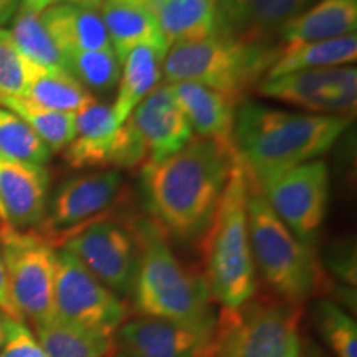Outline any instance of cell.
Here are the masks:
<instances>
[{"mask_svg": "<svg viewBox=\"0 0 357 357\" xmlns=\"http://www.w3.org/2000/svg\"><path fill=\"white\" fill-rule=\"evenodd\" d=\"M263 96L301 106L316 114L349 118L357 105V71L354 66L312 68L263 79Z\"/></svg>", "mask_w": 357, "mask_h": 357, "instance_id": "obj_14", "label": "cell"}, {"mask_svg": "<svg viewBox=\"0 0 357 357\" xmlns=\"http://www.w3.org/2000/svg\"><path fill=\"white\" fill-rule=\"evenodd\" d=\"M357 60L356 33L324 42L287 47L278 53L275 63L268 70L266 79L278 78L281 75L312 68H331V66H349Z\"/></svg>", "mask_w": 357, "mask_h": 357, "instance_id": "obj_24", "label": "cell"}, {"mask_svg": "<svg viewBox=\"0 0 357 357\" xmlns=\"http://www.w3.org/2000/svg\"><path fill=\"white\" fill-rule=\"evenodd\" d=\"M0 245L12 300L22 318L35 326L55 318L56 252L52 243L33 231L0 227Z\"/></svg>", "mask_w": 357, "mask_h": 357, "instance_id": "obj_8", "label": "cell"}, {"mask_svg": "<svg viewBox=\"0 0 357 357\" xmlns=\"http://www.w3.org/2000/svg\"><path fill=\"white\" fill-rule=\"evenodd\" d=\"M38 70V65L17 50L8 30L0 29V100L8 96L24 98Z\"/></svg>", "mask_w": 357, "mask_h": 357, "instance_id": "obj_33", "label": "cell"}, {"mask_svg": "<svg viewBox=\"0 0 357 357\" xmlns=\"http://www.w3.org/2000/svg\"><path fill=\"white\" fill-rule=\"evenodd\" d=\"M50 155L52 151L24 119L0 108V158L43 166Z\"/></svg>", "mask_w": 357, "mask_h": 357, "instance_id": "obj_30", "label": "cell"}, {"mask_svg": "<svg viewBox=\"0 0 357 357\" xmlns=\"http://www.w3.org/2000/svg\"><path fill=\"white\" fill-rule=\"evenodd\" d=\"M0 105L15 113L37 132L52 153L65 151L75 136V114L47 109L43 106L25 100V98L8 96L0 100Z\"/></svg>", "mask_w": 357, "mask_h": 357, "instance_id": "obj_27", "label": "cell"}, {"mask_svg": "<svg viewBox=\"0 0 357 357\" xmlns=\"http://www.w3.org/2000/svg\"><path fill=\"white\" fill-rule=\"evenodd\" d=\"M169 86L192 131L197 132L204 139L235 147L234 123L235 106L238 102L199 83L178 82L171 83Z\"/></svg>", "mask_w": 357, "mask_h": 357, "instance_id": "obj_18", "label": "cell"}, {"mask_svg": "<svg viewBox=\"0 0 357 357\" xmlns=\"http://www.w3.org/2000/svg\"><path fill=\"white\" fill-rule=\"evenodd\" d=\"M105 2H109V3H139V6H146L147 8H151V10L154 12V7H155V3H158V0H105Z\"/></svg>", "mask_w": 357, "mask_h": 357, "instance_id": "obj_42", "label": "cell"}, {"mask_svg": "<svg viewBox=\"0 0 357 357\" xmlns=\"http://www.w3.org/2000/svg\"><path fill=\"white\" fill-rule=\"evenodd\" d=\"M24 98L47 109L71 114H77L96 101V98L66 70H50L43 66H40L30 82Z\"/></svg>", "mask_w": 357, "mask_h": 357, "instance_id": "obj_26", "label": "cell"}, {"mask_svg": "<svg viewBox=\"0 0 357 357\" xmlns=\"http://www.w3.org/2000/svg\"><path fill=\"white\" fill-rule=\"evenodd\" d=\"M53 3H68V6L101 8L102 0H53Z\"/></svg>", "mask_w": 357, "mask_h": 357, "instance_id": "obj_40", "label": "cell"}, {"mask_svg": "<svg viewBox=\"0 0 357 357\" xmlns=\"http://www.w3.org/2000/svg\"><path fill=\"white\" fill-rule=\"evenodd\" d=\"M258 187L276 217L312 248L328 207L329 174L324 160L305 162Z\"/></svg>", "mask_w": 357, "mask_h": 357, "instance_id": "obj_11", "label": "cell"}, {"mask_svg": "<svg viewBox=\"0 0 357 357\" xmlns=\"http://www.w3.org/2000/svg\"><path fill=\"white\" fill-rule=\"evenodd\" d=\"M132 235L137 245V271L131 296L137 316L215 326L207 281L178 261L166 231L151 218H137Z\"/></svg>", "mask_w": 357, "mask_h": 357, "instance_id": "obj_3", "label": "cell"}, {"mask_svg": "<svg viewBox=\"0 0 357 357\" xmlns=\"http://www.w3.org/2000/svg\"><path fill=\"white\" fill-rule=\"evenodd\" d=\"M278 53L261 38L213 35L169 48L162 73L169 84L199 83L240 102L261 75L268 73Z\"/></svg>", "mask_w": 357, "mask_h": 357, "instance_id": "obj_6", "label": "cell"}, {"mask_svg": "<svg viewBox=\"0 0 357 357\" xmlns=\"http://www.w3.org/2000/svg\"><path fill=\"white\" fill-rule=\"evenodd\" d=\"M312 3L314 0H248V37L261 38L276 30L280 32Z\"/></svg>", "mask_w": 357, "mask_h": 357, "instance_id": "obj_32", "label": "cell"}, {"mask_svg": "<svg viewBox=\"0 0 357 357\" xmlns=\"http://www.w3.org/2000/svg\"><path fill=\"white\" fill-rule=\"evenodd\" d=\"M312 323L334 357H357V326L339 303L321 298L312 306Z\"/></svg>", "mask_w": 357, "mask_h": 357, "instance_id": "obj_29", "label": "cell"}, {"mask_svg": "<svg viewBox=\"0 0 357 357\" xmlns=\"http://www.w3.org/2000/svg\"><path fill=\"white\" fill-rule=\"evenodd\" d=\"M102 357H129V356L124 354V352H123L121 349H119V347H116L114 342H113V346H111V349H109L108 352H106V354L102 356Z\"/></svg>", "mask_w": 357, "mask_h": 357, "instance_id": "obj_43", "label": "cell"}, {"mask_svg": "<svg viewBox=\"0 0 357 357\" xmlns=\"http://www.w3.org/2000/svg\"><path fill=\"white\" fill-rule=\"evenodd\" d=\"M247 220L253 263L276 298L301 305L314 296L324 284L314 250L276 217L261 189L250 177Z\"/></svg>", "mask_w": 357, "mask_h": 357, "instance_id": "obj_5", "label": "cell"}, {"mask_svg": "<svg viewBox=\"0 0 357 357\" xmlns=\"http://www.w3.org/2000/svg\"><path fill=\"white\" fill-rule=\"evenodd\" d=\"M248 174L240 159L231 169L211 225L204 234L205 281L222 310H238L257 293L247 220Z\"/></svg>", "mask_w": 357, "mask_h": 357, "instance_id": "obj_4", "label": "cell"}, {"mask_svg": "<svg viewBox=\"0 0 357 357\" xmlns=\"http://www.w3.org/2000/svg\"><path fill=\"white\" fill-rule=\"evenodd\" d=\"M167 52L158 47H136L123 61L113 113L116 121L124 124L136 106L158 86L162 77V63Z\"/></svg>", "mask_w": 357, "mask_h": 357, "instance_id": "obj_23", "label": "cell"}, {"mask_svg": "<svg viewBox=\"0 0 357 357\" xmlns=\"http://www.w3.org/2000/svg\"><path fill=\"white\" fill-rule=\"evenodd\" d=\"M236 160L235 147L204 137L159 162L147 160L142 189L154 222L178 242L202 238Z\"/></svg>", "mask_w": 357, "mask_h": 357, "instance_id": "obj_1", "label": "cell"}, {"mask_svg": "<svg viewBox=\"0 0 357 357\" xmlns=\"http://www.w3.org/2000/svg\"><path fill=\"white\" fill-rule=\"evenodd\" d=\"M3 341H6V318L0 314V349H2Z\"/></svg>", "mask_w": 357, "mask_h": 357, "instance_id": "obj_44", "label": "cell"}, {"mask_svg": "<svg viewBox=\"0 0 357 357\" xmlns=\"http://www.w3.org/2000/svg\"><path fill=\"white\" fill-rule=\"evenodd\" d=\"M328 266L344 287L356 289V248L349 242L336 243L329 250Z\"/></svg>", "mask_w": 357, "mask_h": 357, "instance_id": "obj_36", "label": "cell"}, {"mask_svg": "<svg viewBox=\"0 0 357 357\" xmlns=\"http://www.w3.org/2000/svg\"><path fill=\"white\" fill-rule=\"evenodd\" d=\"M102 22L108 30L111 47L123 65L128 53L136 47H158L169 52L154 12L139 3L102 2L100 8Z\"/></svg>", "mask_w": 357, "mask_h": 357, "instance_id": "obj_21", "label": "cell"}, {"mask_svg": "<svg viewBox=\"0 0 357 357\" xmlns=\"http://www.w3.org/2000/svg\"><path fill=\"white\" fill-rule=\"evenodd\" d=\"M0 357H47L38 339L29 329L25 321H12L6 318V341Z\"/></svg>", "mask_w": 357, "mask_h": 357, "instance_id": "obj_34", "label": "cell"}, {"mask_svg": "<svg viewBox=\"0 0 357 357\" xmlns=\"http://www.w3.org/2000/svg\"><path fill=\"white\" fill-rule=\"evenodd\" d=\"M35 336L47 357H102L113 346V337L66 323L56 314L35 326Z\"/></svg>", "mask_w": 357, "mask_h": 357, "instance_id": "obj_25", "label": "cell"}, {"mask_svg": "<svg viewBox=\"0 0 357 357\" xmlns=\"http://www.w3.org/2000/svg\"><path fill=\"white\" fill-rule=\"evenodd\" d=\"M357 0H319L280 30L287 47L356 33Z\"/></svg>", "mask_w": 357, "mask_h": 357, "instance_id": "obj_20", "label": "cell"}, {"mask_svg": "<svg viewBox=\"0 0 357 357\" xmlns=\"http://www.w3.org/2000/svg\"><path fill=\"white\" fill-rule=\"evenodd\" d=\"M349 123L341 116L289 113L247 101L235 113L234 146L248 177L263 185L328 153Z\"/></svg>", "mask_w": 357, "mask_h": 357, "instance_id": "obj_2", "label": "cell"}, {"mask_svg": "<svg viewBox=\"0 0 357 357\" xmlns=\"http://www.w3.org/2000/svg\"><path fill=\"white\" fill-rule=\"evenodd\" d=\"M0 314H2L3 318L12 319V321H24L19 310H17L15 303L12 300L6 263H3L2 253H0Z\"/></svg>", "mask_w": 357, "mask_h": 357, "instance_id": "obj_37", "label": "cell"}, {"mask_svg": "<svg viewBox=\"0 0 357 357\" xmlns=\"http://www.w3.org/2000/svg\"><path fill=\"white\" fill-rule=\"evenodd\" d=\"M65 68L84 88L108 93L121 77V63L114 52H71L65 55Z\"/></svg>", "mask_w": 357, "mask_h": 357, "instance_id": "obj_31", "label": "cell"}, {"mask_svg": "<svg viewBox=\"0 0 357 357\" xmlns=\"http://www.w3.org/2000/svg\"><path fill=\"white\" fill-rule=\"evenodd\" d=\"M213 328L137 316L119 326L113 342L129 357H204Z\"/></svg>", "mask_w": 357, "mask_h": 357, "instance_id": "obj_15", "label": "cell"}, {"mask_svg": "<svg viewBox=\"0 0 357 357\" xmlns=\"http://www.w3.org/2000/svg\"><path fill=\"white\" fill-rule=\"evenodd\" d=\"M129 121L144 141L151 162H159L178 153L194 139V131L178 108L169 84L155 86L136 106Z\"/></svg>", "mask_w": 357, "mask_h": 357, "instance_id": "obj_17", "label": "cell"}, {"mask_svg": "<svg viewBox=\"0 0 357 357\" xmlns=\"http://www.w3.org/2000/svg\"><path fill=\"white\" fill-rule=\"evenodd\" d=\"M301 357H328L324 354L323 351L319 349L318 346L312 344L311 341H306L305 344H303V352H301Z\"/></svg>", "mask_w": 357, "mask_h": 357, "instance_id": "obj_41", "label": "cell"}, {"mask_svg": "<svg viewBox=\"0 0 357 357\" xmlns=\"http://www.w3.org/2000/svg\"><path fill=\"white\" fill-rule=\"evenodd\" d=\"M55 314L66 323L113 337L126 321V306L73 253H56Z\"/></svg>", "mask_w": 357, "mask_h": 357, "instance_id": "obj_9", "label": "cell"}, {"mask_svg": "<svg viewBox=\"0 0 357 357\" xmlns=\"http://www.w3.org/2000/svg\"><path fill=\"white\" fill-rule=\"evenodd\" d=\"M19 6L20 0H0V26L10 22L12 17L19 10Z\"/></svg>", "mask_w": 357, "mask_h": 357, "instance_id": "obj_38", "label": "cell"}, {"mask_svg": "<svg viewBox=\"0 0 357 357\" xmlns=\"http://www.w3.org/2000/svg\"><path fill=\"white\" fill-rule=\"evenodd\" d=\"M222 35H248V0H213Z\"/></svg>", "mask_w": 357, "mask_h": 357, "instance_id": "obj_35", "label": "cell"}, {"mask_svg": "<svg viewBox=\"0 0 357 357\" xmlns=\"http://www.w3.org/2000/svg\"><path fill=\"white\" fill-rule=\"evenodd\" d=\"M8 35L17 50L32 63L50 70H66L65 53L58 48L37 13L17 10Z\"/></svg>", "mask_w": 357, "mask_h": 357, "instance_id": "obj_28", "label": "cell"}, {"mask_svg": "<svg viewBox=\"0 0 357 357\" xmlns=\"http://www.w3.org/2000/svg\"><path fill=\"white\" fill-rule=\"evenodd\" d=\"M123 190V176L119 171H100L68 178L58 187L43 222L40 236L48 243L63 238L88 223L100 220L116 204Z\"/></svg>", "mask_w": 357, "mask_h": 357, "instance_id": "obj_13", "label": "cell"}, {"mask_svg": "<svg viewBox=\"0 0 357 357\" xmlns=\"http://www.w3.org/2000/svg\"><path fill=\"white\" fill-rule=\"evenodd\" d=\"M52 6H53V0H20L19 10L37 13V15H40V13L45 12Z\"/></svg>", "mask_w": 357, "mask_h": 357, "instance_id": "obj_39", "label": "cell"}, {"mask_svg": "<svg viewBox=\"0 0 357 357\" xmlns=\"http://www.w3.org/2000/svg\"><path fill=\"white\" fill-rule=\"evenodd\" d=\"M50 174L43 166L0 158V227L30 231L43 222Z\"/></svg>", "mask_w": 357, "mask_h": 357, "instance_id": "obj_16", "label": "cell"}, {"mask_svg": "<svg viewBox=\"0 0 357 357\" xmlns=\"http://www.w3.org/2000/svg\"><path fill=\"white\" fill-rule=\"evenodd\" d=\"M63 248L116 296H131L137 271V245L132 230L102 217L70 235Z\"/></svg>", "mask_w": 357, "mask_h": 357, "instance_id": "obj_12", "label": "cell"}, {"mask_svg": "<svg viewBox=\"0 0 357 357\" xmlns=\"http://www.w3.org/2000/svg\"><path fill=\"white\" fill-rule=\"evenodd\" d=\"M300 321V305L253 296L222 311L204 357H301Z\"/></svg>", "mask_w": 357, "mask_h": 357, "instance_id": "obj_7", "label": "cell"}, {"mask_svg": "<svg viewBox=\"0 0 357 357\" xmlns=\"http://www.w3.org/2000/svg\"><path fill=\"white\" fill-rule=\"evenodd\" d=\"M61 52H113L100 8L56 3L40 13Z\"/></svg>", "mask_w": 357, "mask_h": 357, "instance_id": "obj_19", "label": "cell"}, {"mask_svg": "<svg viewBox=\"0 0 357 357\" xmlns=\"http://www.w3.org/2000/svg\"><path fill=\"white\" fill-rule=\"evenodd\" d=\"M154 15L167 48L222 35L213 0H158Z\"/></svg>", "mask_w": 357, "mask_h": 357, "instance_id": "obj_22", "label": "cell"}, {"mask_svg": "<svg viewBox=\"0 0 357 357\" xmlns=\"http://www.w3.org/2000/svg\"><path fill=\"white\" fill-rule=\"evenodd\" d=\"M147 158L139 132L128 121H116L113 108L100 101L75 114V136L65 149V160L75 169L134 167Z\"/></svg>", "mask_w": 357, "mask_h": 357, "instance_id": "obj_10", "label": "cell"}]
</instances>
